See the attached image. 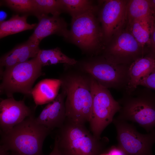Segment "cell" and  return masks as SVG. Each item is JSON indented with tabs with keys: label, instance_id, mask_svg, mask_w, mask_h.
<instances>
[{
	"label": "cell",
	"instance_id": "1",
	"mask_svg": "<svg viewBox=\"0 0 155 155\" xmlns=\"http://www.w3.org/2000/svg\"><path fill=\"white\" fill-rule=\"evenodd\" d=\"M62 90L66 94V120L84 125L89 122L92 102V78L79 73H66L59 79Z\"/></svg>",
	"mask_w": 155,
	"mask_h": 155
},
{
	"label": "cell",
	"instance_id": "2",
	"mask_svg": "<svg viewBox=\"0 0 155 155\" xmlns=\"http://www.w3.org/2000/svg\"><path fill=\"white\" fill-rule=\"evenodd\" d=\"M51 131L37 123L33 115L6 132H1L0 144L20 155H44L42 148Z\"/></svg>",
	"mask_w": 155,
	"mask_h": 155
},
{
	"label": "cell",
	"instance_id": "3",
	"mask_svg": "<svg viewBox=\"0 0 155 155\" xmlns=\"http://www.w3.org/2000/svg\"><path fill=\"white\" fill-rule=\"evenodd\" d=\"M145 88L123 92L117 100L120 108L116 118L136 123L149 132L155 127V94Z\"/></svg>",
	"mask_w": 155,
	"mask_h": 155
},
{
	"label": "cell",
	"instance_id": "4",
	"mask_svg": "<svg viewBox=\"0 0 155 155\" xmlns=\"http://www.w3.org/2000/svg\"><path fill=\"white\" fill-rule=\"evenodd\" d=\"M98 12H90L72 18L71 28L65 40L90 56L99 55L104 48Z\"/></svg>",
	"mask_w": 155,
	"mask_h": 155
},
{
	"label": "cell",
	"instance_id": "5",
	"mask_svg": "<svg viewBox=\"0 0 155 155\" xmlns=\"http://www.w3.org/2000/svg\"><path fill=\"white\" fill-rule=\"evenodd\" d=\"M59 129L55 140L62 155H98L102 147L100 139L91 134L84 125L66 119Z\"/></svg>",
	"mask_w": 155,
	"mask_h": 155
},
{
	"label": "cell",
	"instance_id": "6",
	"mask_svg": "<svg viewBox=\"0 0 155 155\" xmlns=\"http://www.w3.org/2000/svg\"><path fill=\"white\" fill-rule=\"evenodd\" d=\"M76 65L104 87L123 91L127 87L129 65L114 63L101 55L77 61Z\"/></svg>",
	"mask_w": 155,
	"mask_h": 155
},
{
	"label": "cell",
	"instance_id": "7",
	"mask_svg": "<svg viewBox=\"0 0 155 155\" xmlns=\"http://www.w3.org/2000/svg\"><path fill=\"white\" fill-rule=\"evenodd\" d=\"M42 67L36 57L4 69L0 72L1 95L7 98L16 93L31 96L34 83L42 74Z\"/></svg>",
	"mask_w": 155,
	"mask_h": 155
},
{
	"label": "cell",
	"instance_id": "8",
	"mask_svg": "<svg viewBox=\"0 0 155 155\" xmlns=\"http://www.w3.org/2000/svg\"><path fill=\"white\" fill-rule=\"evenodd\" d=\"M92 102L89 122L92 134L100 139L104 129L113 122L120 106L108 88L100 84L92 78Z\"/></svg>",
	"mask_w": 155,
	"mask_h": 155
},
{
	"label": "cell",
	"instance_id": "9",
	"mask_svg": "<svg viewBox=\"0 0 155 155\" xmlns=\"http://www.w3.org/2000/svg\"><path fill=\"white\" fill-rule=\"evenodd\" d=\"M117 132L118 147L126 155H153L152 147L155 143V130L143 134L126 121L113 119Z\"/></svg>",
	"mask_w": 155,
	"mask_h": 155
},
{
	"label": "cell",
	"instance_id": "10",
	"mask_svg": "<svg viewBox=\"0 0 155 155\" xmlns=\"http://www.w3.org/2000/svg\"><path fill=\"white\" fill-rule=\"evenodd\" d=\"M144 48L129 31H125L113 37L102 50L101 55L114 63L130 65L144 56Z\"/></svg>",
	"mask_w": 155,
	"mask_h": 155
},
{
	"label": "cell",
	"instance_id": "11",
	"mask_svg": "<svg viewBox=\"0 0 155 155\" xmlns=\"http://www.w3.org/2000/svg\"><path fill=\"white\" fill-rule=\"evenodd\" d=\"M98 1L97 16L101 24L105 46L119 32L127 20L128 1Z\"/></svg>",
	"mask_w": 155,
	"mask_h": 155
},
{
	"label": "cell",
	"instance_id": "12",
	"mask_svg": "<svg viewBox=\"0 0 155 155\" xmlns=\"http://www.w3.org/2000/svg\"><path fill=\"white\" fill-rule=\"evenodd\" d=\"M33 115L24 100L17 101L13 97L2 99L0 102L1 132H6L26 119Z\"/></svg>",
	"mask_w": 155,
	"mask_h": 155
},
{
	"label": "cell",
	"instance_id": "13",
	"mask_svg": "<svg viewBox=\"0 0 155 155\" xmlns=\"http://www.w3.org/2000/svg\"><path fill=\"white\" fill-rule=\"evenodd\" d=\"M37 18L38 23L28 39L32 42L39 45L43 39L53 34L61 36L65 40L67 38L69 30L67 23L63 18L60 16H49L46 15Z\"/></svg>",
	"mask_w": 155,
	"mask_h": 155
},
{
	"label": "cell",
	"instance_id": "14",
	"mask_svg": "<svg viewBox=\"0 0 155 155\" xmlns=\"http://www.w3.org/2000/svg\"><path fill=\"white\" fill-rule=\"evenodd\" d=\"M65 97V92L62 90L55 100L48 103L39 116L35 118L36 122L51 131L55 128L61 127L66 119Z\"/></svg>",
	"mask_w": 155,
	"mask_h": 155
},
{
	"label": "cell",
	"instance_id": "15",
	"mask_svg": "<svg viewBox=\"0 0 155 155\" xmlns=\"http://www.w3.org/2000/svg\"><path fill=\"white\" fill-rule=\"evenodd\" d=\"M40 49L39 45L28 39L3 55L0 59V70L12 67L36 57Z\"/></svg>",
	"mask_w": 155,
	"mask_h": 155
},
{
	"label": "cell",
	"instance_id": "16",
	"mask_svg": "<svg viewBox=\"0 0 155 155\" xmlns=\"http://www.w3.org/2000/svg\"><path fill=\"white\" fill-rule=\"evenodd\" d=\"M155 66V58L149 55L144 56L133 62L129 66L128 81L123 92H131L139 86L141 80L149 73Z\"/></svg>",
	"mask_w": 155,
	"mask_h": 155
},
{
	"label": "cell",
	"instance_id": "17",
	"mask_svg": "<svg viewBox=\"0 0 155 155\" xmlns=\"http://www.w3.org/2000/svg\"><path fill=\"white\" fill-rule=\"evenodd\" d=\"M61 82L59 79H46L37 83L33 88L31 96L36 106L53 101L58 94Z\"/></svg>",
	"mask_w": 155,
	"mask_h": 155
},
{
	"label": "cell",
	"instance_id": "18",
	"mask_svg": "<svg viewBox=\"0 0 155 155\" xmlns=\"http://www.w3.org/2000/svg\"><path fill=\"white\" fill-rule=\"evenodd\" d=\"M127 20L128 21L137 20L146 22L152 28L154 22L151 8L150 0L128 1Z\"/></svg>",
	"mask_w": 155,
	"mask_h": 155
},
{
	"label": "cell",
	"instance_id": "19",
	"mask_svg": "<svg viewBox=\"0 0 155 155\" xmlns=\"http://www.w3.org/2000/svg\"><path fill=\"white\" fill-rule=\"evenodd\" d=\"M28 15H14L8 20L0 22V38L34 28L36 24H30L27 21Z\"/></svg>",
	"mask_w": 155,
	"mask_h": 155
},
{
	"label": "cell",
	"instance_id": "20",
	"mask_svg": "<svg viewBox=\"0 0 155 155\" xmlns=\"http://www.w3.org/2000/svg\"><path fill=\"white\" fill-rule=\"evenodd\" d=\"M37 59L42 67L59 63L74 65L77 61L63 53L59 47L49 49H40Z\"/></svg>",
	"mask_w": 155,
	"mask_h": 155
},
{
	"label": "cell",
	"instance_id": "21",
	"mask_svg": "<svg viewBox=\"0 0 155 155\" xmlns=\"http://www.w3.org/2000/svg\"><path fill=\"white\" fill-rule=\"evenodd\" d=\"M64 12L75 17L92 11H97L99 9V2L90 0H61Z\"/></svg>",
	"mask_w": 155,
	"mask_h": 155
},
{
	"label": "cell",
	"instance_id": "22",
	"mask_svg": "<svg viewBox=\"0 0 155 155\" xmlns=\"http://www.w3.org/2000/svg\"><path fill=\"white\" fill-rule=\"evenodd\" d=\"M128 22L129 31L138 42L144 47L145 45H150L152 27L148 22L133 20Z\"/></svg>",
	"mask_w": 155,
	"mask_h": 155
},
{
	"label": "cell",
	"instance_id": "23",
	"mask_svg": "<svg viewBox=\"0 0 155 155\" xmlns=\"http://www.w3.org/2000/svg\"><path fill=\"white\" fill-rule=\"evenodd\" d=\"M34 3L36 17L42 15L59 16L64 12L61 0H33Z\"/></svg>",
	"mask_w": 155,
	"mask_h": 155
},
{
	"label": "cell",
	"instance_id": "24",
	"mask_svg": "<svg viewBox=\"0 0 155 155\" xmlns=\"http://www.w3.org/2000/svg\"><path fill=\"white\" fill-rule=\"evenodd\" d=\"M3 1L7 6L16 12L36 15V8L33 0H5Z\"/></svg>",
	"mask_w": 155,
	"mask_h": 155
},
{
	"label": "cell",
	"instance_id": "25",
	"mask_svg": "<svg viewBox=\"0 0 155 155\" xmlns=\"http://www.w3.org/2000/svg\"><path fill=\"white\" fill-rule=\"evenodd\" d=\"M139 86L155 90V66L149 73L141 80Z\"/></svg>",
	"mask_w": 155,
	"mask_h": 155
},
{
	"label": "cell",
	"instance_id": "26",
	"mask_svg": "<svg viewBox=\"0 0 155 155\" xmlns=\"http://www.w3.org/2000/svg\"><path fill=\"white\" fill-rule=\"evenodd\" d=\"M150 45L151 50L149 55L155 58V22L151 31Z\"/></svg>",
	"mask_w": 155,
	"mask_h": 155
},
{
	"label": "cell",
	"instance_id": "27",
	"mask_svg": "<svg viewBox=\"0 0 155 155\" xmlns=\"http://www.w3.org/2000/svg\"><path fill=\"white\" fill-rule=\"evenodd\" d=\"M49 155H62L58 149L57 141L55 140L53 149Z\"/></svg>",
	"mask_w": 155,
	"mask_h": 155
},
{
	"label": "cell",
	"instance_id": "28",
	"mask_svg": "<svg viewBox=\"0 0 155 155\" xmlns=\"http://www.w3.org/2000/svg\"><path fill=\"white\" fill-rule=\"evenodd\" d=\"M9 151L3 145L0 144V155H7Z\"/></svg>",
	"mask_w": 155,
	"mask_h": 155
},
{
	"label": "cell",
	"instance_id": "29",
	"mask_svg": "<svg viewBox=\"0 0 155 155\" xmlns=\"http://www.w3.org/2000/svg\"><path fill=\"white\" fill-rule=\"evenodd\" d=\"M150 1L152 13L155 22V0H150Z\"/></svg>",
	"mask_w": 155,
	"mask_h": 155
},
{
	"label": "cell",
	"instance_id": "30",
	"mask_svg": "<svg viewBox=\"0 0 155 155\" xmlns=\"http://www.w3.org/2000/svg\"><path fill=\"white\" fill-rule=\"evenodd\" d=\"M7 155H20L16 153L9 151Z\"/></svg>",
	"mask_w": 155,
	"mask_h": 155
}]
</instances>
